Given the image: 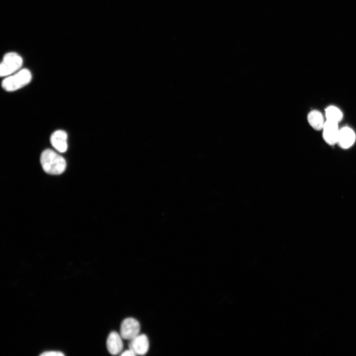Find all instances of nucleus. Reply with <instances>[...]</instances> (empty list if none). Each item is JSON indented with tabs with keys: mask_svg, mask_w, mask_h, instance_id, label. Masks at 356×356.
Segmentation results:
<instances>
[{
	"mask_svg": "<svg viewBox=\"0 0 356 356\" xmlns=\"http://www.w3.org/2000/svg\"><path fill=\"white\" fill-rule=\"evenodd\" d=\"M355 140L356 134L352 129L345 127L340 129L337 143L341 147L348 149L354 144Z\"/></svg>",
	"mask_w": 356,
	"mask_h": 356,
	"instance_id": "1a4fd4ad",
	"label": "nucleus"
},
{
	"mask_svg": "<svg viewBox=\"0 0 356 356\" xmlns=\"http://www.w3.org/2000/svg\"><path fill=\"white\" fill-rule=\"evenodd\" d=\"M122 339L120 334L116 331H112L109 334L107 339L106 346L110 354L117 355L122 353L123 348Z\"/></svg>",
	"mask_w": 356,
	"mask_h": 356,
	"instance_id": "6e6552de",
	"label": "nucleus"
},
{
	"mask_svg": "<svg viewBox=\"0 0 356 356\" xmlns=\"http://www.w3.org/2000/svg\"><path fill=\"white\" fill-rule=\"evenodd\" d=\"M121 356H136L135 354L134 353V352L131 350V349H129L127 350H126L123 352L121 353Z\"/></svg>",
	"mask_w": 356,
	"mask_h": 356,
	"instance_id": "ddd939ff",
	"label": "nucleus"
},
{
	"mask_svg": "<svg viewBox=\"0 0 356 356\" xmlns=\"http://www.w3.org/2000/svg\"><path fill=\"white\" fill-rule=\"evenodd\" d=\"M322 130L323 138L327 143L333 145L338 142L340 130L337 123L326 120Z\"/></svg>",
	"mask_w": 356,
	"mask_h": 356,
	"instance_id": "39448f33",
	"label": "nucleus"
},
{
	"mask_svg": "<svg viewBox=\"0 0 356 356\" xmlns=\"http://www.w3.org/2000/svg\"><path fill=\"white\" fill-rule=\"evenodd\" d=\"M130 341L129 349L132 350L136 355H144L148 352L149 343L145 334H139Z\"/></svg>",
	"mask_w": 356,
	"mask_h": 356,
	"instance_id": "423d86ee",
	"label": "nucleus"
},
{
	"mask_svg": "<svg viewBox=\"0 0 356 356\" xmlns=\"http://www.w3.org/2000/svg\"><path fill=\"white\" fill-rule=\"evenodd\" d=\"M140 326L134 318L128 317L123 320L120 327V335L123 339L131 340L139 334Z\"/></svg>",
	"mask_w": 356,
	"mask_h": 356,
	"instance_id": "20e7f679",
	"label": "nucleus"
},
{
	"mask_svg": "<svg viewBox=\"0 0 356 356\" xmlns=\"http://www.w3.org/2000/svg\"><path fill=\"white\" fill-rule=\"evenodd\" d=\"M41 356H65L64 354L60 351H49L44 352L40 354Z\"/></svg>",
	"mask_w": 356,
	"mask_h": 356,
	"instance_id": "f8f14e48",
	"label": "nucleus"
},
{
	"mask_svg": "<svg viewBox=\"0 0 356 356\" xmlns=\"http://www.w3.org/2000/svg\"><path fill=\"white\" fill-rule=\"evenodd\" d=\"M307 119L309 124L315 130H322L325 121L319 111L316 110L311 111L308 115Z\"/></svg>",
	"mask_w": 356,
	"mask_h": 356,
	"instance_id": "9d476101",
	"label": "nucleus"
},
{
	"mask_svg": "<svg viewBox=\"0 0 356 356\" xmlns=\"http://www.w3.org/2000/svg\"><path fill=\"white\" fill-rule=\"evenodd\" d=\"M41 164L44 171L50 175H60L66 169L65 159L53 150H44L41 155Z\"/></svg>",
	"mask_w": 356,
	"mask_h": 356,
	"instance_id": "f257e3e1",
	"label": "nucleus"
},
{
	"mask_svg": "<svg viewBox=\"0 0 356 356\" xmlns=\"http://www.w3.org/2000/svg\"><path fill=\"white\" fill-rule=\"evenodd\" d=\"M23 59L17 53L11 52L6 53L0 65L1 77L9 76L17 71L22 66Z\"/></svg>",
	"mask_w": 356,
	"mask_h": 356,
	"instance_id": "7ed1b4c3",
	"label": "nucleus"
},
{
	"mask_svg": "<svg viewBox=\"0 0 356 356\" xmlns=\"http://www.w3.org/2000/svg\"><path fill=\"white\" fill-rule=\"evenodd\" d=\"M326 120L338 123L343 118V114L337 107L330 106L325 109Z\"/></svg>",
	"mask_w": 356,
	"mask_h": 356,
	"instance_id": "9b49d317",
	"label": "nucleus"
},
{
	"mask_svg": "<svg viewBox=\"0 0 356 356\" xmlns=\"http://www.w3.org/2000/svg\"><path fill=\"white\" fill-rule=\"evenodd\" d=\"M52 146L60 153L65 152L68 148L67 134L63 130H57L53 132L50 138Z\"/></svg>",
	"mask_w": 356,
	"mask_h": 356,
	"instance_id": "0eeeda50",
	"label": "nucleus"
},
{
	"mask_svg": "<svg viewBox=\"0 0 356 356\" xmlns=\"http://www.w3.org/2000/svg\"><path fill=\"white\" fill-rule=\"evenodd\" d=\"M32 74L27 69H22L6 77L1 83L4 89L8 91L17 90L29 84Z\"/></svg>",
	"mask_w": 356,
	"mask_h": 356,
	"instance_id": "f03ea898",
	"label": "nucleus"
}]
</instances>
